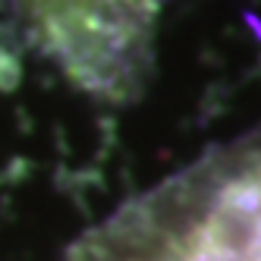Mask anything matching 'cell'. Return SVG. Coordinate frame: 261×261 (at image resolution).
Here are the masks:
<instances>
[{"label":"cell","instance_id":"6da1fadb","mask_svg":"<svg viewBox=\"0 0 261 261\" xmlns=\"http://www.w3.org/2000/svg\"><path fill=\"white\" fill-rule=\"evenodd\" d=\"M161 0H38L44 38L85 88L117 95L145 66Z\"/></svg>","mask_w":261,"mask_h":261}]
</instances>
